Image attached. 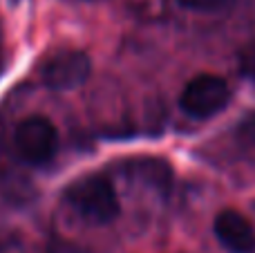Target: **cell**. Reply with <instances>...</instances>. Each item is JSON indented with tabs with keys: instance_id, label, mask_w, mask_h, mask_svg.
Segmentation results:
<instances>
[{
	"instance_id": "5b68a950",
	"label": "cell",
	"mask_w": 255,
	"mask_h": 253,
	"mask_svg": "<svg viewBox=\"0 0 255 253\" xmlns=\"http://www.w3.org/2000/svg\"><path fill=\"white\" fill-rule=\"evenodd\" d=\"M117 170L128 182L139 184L161 197H166L172 188V168L157 157H134V159L119 161Z\"/></svg>"
},
{
	"instance_id": "3957f363",
	"label": "cell",
	"mask_w": 255,
	"mask_h": 253,
	"mask_svg": "<svg viewBox=\"0 0 255 253\" xmlns=\"http://www.w3.org/2000/svg\"><path fill=\"white\" fill-rule=\"evenodd\" d=\"M231 101V88L222 76L199 74L188 81L179 97V108L193 119H211Z\"/></svg>"
},
{
	"instance_id": "277c9868",
	"label": "cell",
	"mask_w": 255,
	"mask_h": 253,
	"mask_svg": "<svg viewBox=\"0 0 255 253\" xmlns=\"http://www.w3.org/2000/svg\"><path fill=\"white\" fill-rule=\"evenodd\" d=\"M92 74V61L81 49H61L54 52L40 65V79L49 90L70 92L85 83Z\"/></svg>"
},
{
	"instance_id": "8992f818",
	"label": "cell",
	"mask_w": 255,
	"mask_h": 253,
	"mask_svg": "<svg viewBox=\"0 0 255 253\" xmlns=\"http://www.w3.org/2000/svg\"><path fill=\"white\" fill-rule=\"evenodd\" d=\"M215 238L231 253H255V227L240 211L224 209L213 222Z\"/></svg>"
},
{
	"instance_id": "6da1fadb",
	"label": "cell",
	"mask_w": 255,
	"mask_h": 253,
	"mask_svg": "<svg viewBox=\"0 0 255 253\" xmlns=\"http://www.w3.org/2000/svg\"><path fill=\"white\" fill-rule=\"evenodd\" d=\"M63 200L81 220L94 224V227H106V224L115 222L121 213L115 186L106 175L99 173H90L74 179L65 188Z\"/></svg>"
},
{
	"instance_id": "52a82bcc",
	"label": "cell",
	"mask_w": 255,
	"mask_h": 253,
	"mask_svg": "<svg viewBox=\"0 0 255 253\" xmlns=\"http://www.w3.org/2000/svg\"><path fill=\"white\" fill-rule=\"evenodd\" d=\"M238 72L242 79L255 83V38L244 43L238 52Z\"/></svg>"
},
{
	"instance_id": "7a4b0ae2",
	"label": "cell",
	"mask_w": 255,
	"mask_h": 253,
	"mask_svg": "<svg viewBox=\"0 0 255 253\" xmlns=\"http://www.w3.org/2000/svg\"><path fill=\"white\" fill-rule=\"evenodd\" d=\"M16 155L29 166H45L58 152V130L47 117H27L13 130Z\"/></svg>"
},
{
	"instance_id": "30bf717a",
	"label": "cell",
	"mask_w": 255,
	"mask_h": 253,
	"mask_svg": "<svg viewBox=\"0 0 255 253\" xmlns=\"http://www.w3.org/2000/svg\"><path fill=\"white\" fill-rule=\"evenodd\" d=\"M47 253H81L76 247L67 245V242H56V245H52L47 249Z\"/></svg>"
},
{
	"instance_id": "ba28073f",
	"label": "cell",
	"mask_w": 255,
	"mask_h": 253,
	"mask_svg": "<svg viewBox=\"0 0 255 253\" xmlns=\"http://www.w3.org/2000/svg\"><path fill=\"white\" fill-rule=\"evenodd\" d=\"M233 134H235V141H238L242 148L255 150V112L247 115L238 126H235Z\"/></svg>"
},
{
	"instance_id": "9c48e42d",
	"label": "cell",
	"mask_w": 255,
	"mask_h": 253,
	"mask_svg": "<svg viewBox=\"0 0 255 253\" xmlns=\"http://www.w3.org/2000/svg\"><path fill=\"white\" fill-rule=\"evenodd\" d=\"M235 0H177V4L190 11H199V13H213V11H222V9L231 7Z\"/></svg>"
},
{
	"instance_id": "8fae6325",
	"label": "cell",
	"mask_w": 255,
	"mask_h": 253,
	"mask_svg": "<svg viewBox=\"0 0 255 253\" xmlns=\"http://www.w3.org/2000/svg\"><path fill=\"white\" fill-rule=\"evenodd\" d=\"M253 209H255V204H253Z\"/></svg>"
}]
</instances>
